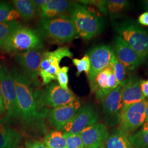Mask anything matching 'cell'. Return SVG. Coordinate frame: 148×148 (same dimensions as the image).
Segmentation results:
<instances>
[{
  "label": "cell",
  "instance_id": "5b68a950",
  "mask_svg": "<svg viewBox=\"0 0 148 148\" xmlns=\"http://www.w3.org/2000/svg\"><path fill=\"white\" fill-rule=\"evenodd\" d=\"M42 40L37 30L20 24L0 48L6 53H24L43 48Z\"/></svg>",
  "mask_w": 148,
  "mask_h": 148
},
{
  "label": "cell",
  "instance_id": "e0dca14e",
  "mask_svg": "<svg viewBox=\"0 0 148 148\" xmlns=\"http://www.w3.org/2000/svg\"><path fill=\"white\" fill-rule=\"evenodd\" d=\"M79 134L85 148H101L104 147L109 133L106 125L96 123L86 127Z\"/></svg>",
  "mask_w": 148,
  "mask_h": 148
},
{
  "label": "cell",
  "instance_id": "277c9868",
  "mask_svg": "<svg viewBox=\"0 0 148 148\" xmlns=\"http://www.w3.org/2000/svg\"><path fill=\"white\" fill-rule=\"evenodd\" d=\"M114 30L135 51L143 62L148 58V30L131 19L112 23Z\"/></svg>",
  "mask_w": 148,
  "mask_h": 148
},
{
  "label": "cell",
  "instance_id": "4dcf8cb0",
  "mask_svg": "<svg viewBox=\"0 0 148 148\" xmlns=\"http://www.w3.org/2000/svg\"><path fill=\"white\" fill-rule=\"evenodd\" d=\"M67 148H85L79 134H72L64 133Z\"/></svg>",
  "mask_w": 148,
  "mask_h": 148
},
{
  "label": "cell",
  "instance_id": "f1b7e54d",
  "mask_svg": "<svg viewBox=\"0 0 148 148\" xmlns=\"http://www.w3.org/2000/svg\"><path fill=\"white\" fill-rule=\"evenodd\" d=\"M116 79L117 82L119 86H121L125 80L126 69L119 60L116 58L115 55L112 59L110 64Z\"/></svg>",
  "mask_w": 148,
  "mask_h": 148
},
{
  "label": "cell",
  "instance_id": "7402d4cb",
  "mask_svg": "<svg viewBox=\"0 0 148 148\" xmlns=\"http://www.w3.org/2000/svg\"><path fill=\"white\" fill-rule=\"evenodd\" d=\"M12 4L20 16L25 21L34 18L37 14V10L32 0H14Z\"/></svg>",
  "mask_w": 148,
  "mask_h": 148
},
{
  "label": "cell",
  "instance_id": "e575fe53",
  "mask_svg": "<svg viewBox=\"0 0 148 148\" xmlns=\"http://www.w3.org/2000/svg\"><path fill=\"white\" fill-rule=\"evenodd\" d=\"M138 23L139 25L148 27V12H145L139 16Z\"/></svg>",
  "mask_w": 148,
  "mask_h": 148
},
{
  "label": "cell",
  "instance_id": "f546056e",
  "mask_svg": "<svg viewBox=\"0 0 148 148\" xmlns=\"http://www.w3.org/2000/svg\"><path fill=\"white\" fill-rule=\"evenodd\" d=\"M69 68L67 66H64L60 68L57 75V80L58 81L59 86L64 90H69L68 84H69Z\"/></svg>",
  "mask_w": 148,
  "mask_h": 148
},
{
  "label": "cell",
  "instance_id": "2e32d148",
  "mask_svg": "<svg viewBox=\"0 0 148 148\" xmlns=\"http://www.w3.org/2000/svg\"><path fill=\"white\" fill-rule=\"evenodd\" d=\"M81 106L79 99L65 106L52 108L47 113L50 125L57 130L61 131L64 125L76 114Z\"/></svg>",
  "mask_w": 148,
  "mask_h": 148
},
{
  "label": "cell",
  "instance_id": "7c38bea8",
  "mask_svg": "<svg viewBox=\"0 0 148 148\" xmlns=\"http://www.w3.org/2000/svg\"><path fill=\"white\" fill-rule=\"evenodd\" d=\"M100 101L106 125L111 127L119 124L123 106L121 86H118L108 95L103 97Z\"/></svg>",
  "mask_w": 148,
  "mask_h": 148
},
{
  "label": "cell",
  "instance_id": "ab89813d",
  "mask_svg": "<svg viewBox=\"0 0 148 148\" xmlns=\"http://www.w3.org/2000/svg\"><path fill=\"white\" fill-rule=\"evenodd\" d=\"M18 148H23V147H18Z\"/></svg>",
  "mask_w": 148,
  "mask_h": 148
},
{
  "label": "cell",
  "instance_id": "8fae6325",
  "mask_svg": "<svg viewBox=\"0 0 148 148\" xmlns=\"http://www.w3.org/2000/svg\"><path fill=\"white\" fill-rule=\"evenodd\" d=\"M98 117V114L93 106L85 104L81 106L74 117L64 125L61 131L72 134H79L86 127L96 123Z\"/></svg>",
  "mask_w": 148,
  "mask_h": 148
},
{
  "label": "cell",
  "instance_id": "30bf717a",
  "mask_svg": "<svg viewBox=\"0 0 148 148\" xmlns=\"http://www.w3.org/2000/svg\"><path fill=\"white\" fill-rule=\"evenodd\" d=\"M44 52L43 48H41L16 54L15 56V60L21 67V72L32 85L35 86L39 85L38 76Z\"/></svg>",
  "mask_w": 148,
  "mask_h": 148
},
{
  "label": "cell",
  "instance_id": "7a4b0ae2",
  "mask_svg": "<svg viewBox=\"0 0 148 148\" xmlns=\"http://www.w3.org/2000/svg\"><path fill=\"white\" fill-rule=\"evenodd\" d=\"M37 31L48 42L58 45L69 42L76 36L75 27L70 15L40 19L37 22Z\"/></svg>",
  "mask_w": 148,
  "mask_h": 148
},
{
  "label": "cell",
  "instance_id": "9c48e42d",
  "mask_svg": "<svg viewBox=\"0 0 148 148\" xmlns=\"http://www.w3.org/2000/svg\"><path fill=\"white\" fill-rule=\"evenodd\" d=\"M73 56L67 47H59L53 51H45L39 73L43 84L47 85L56 80L61 60L66 57L72 58Z\"/></svg>",
  "mask_w": 148,
  "mask_h": 148
},
{
  "label": "cell",
  "instance_id": "d4e9b609",
  "mask_svg": "<svg viewBox=\"0 0 148 148\" xmlns=\"http://www.w3.org/2000/svg\"><path fill=\"white\" fill-rule=\"evenodd\" d=\"M44 143L48 148H67L64 134L59 130L53 131L47 134L45 137Z\"/></svg>",
  "mask_w": 148,
  "mask_h": 148
},
{
  "label": "cell",
  "instance_id": "4316f807",
  "mask_svg": "<svg viewBox=\"0 0 148 148\" xmlns=\"http://www.w3.org/2000/svg\"><path fill=\"white\" fill-rule=\"evenodd\" d=\"M17 21L0 23V48L16 27L19 25Z\"/></svg>",
  "mask_w": 148,
  "mask_h": 148
},
{
  "label": "cell",
  "instance_id": "8992f818",
  "mask_svg": "<svg viewBox=\"0 0 148 148\" xmlns=\"http://www.w3.org/2000/svg\"><path fill=\"white\" fill-rule=\"evenodd\" d=\"M0 87L5 105V121L7 123L21 121L14 79L5 65L0 64Z\"/></svg>",
  "mask_w": 148,
  "mask_h": 148
},
{
  "label": "cell",
  "instance_id": "b9f144b4",
  "mask_svg": "<svg viewBox=\"0 0 148 148\" xmlns=\"http://www.w3.org/2000/svg\"><path fill=\"white\" fill-rule=\"evenodd\" d=\"M47 148H48V147H47Z\"/></svg>",
  "mask_w": 148,
  "mask_h": 148
},
{
  "label": "cell",
  "instance_id": "8d00e7d4",
  "mask_svg": "<svg viewBox=\"0 0 148 148\" xmlns=\"http://www.w3.org/2000/svg\"><path fill=\"white\" fill-rule=\"evenodd\" d=\"M5 114V105L0 87V116Z\"/></svg>",
  "mask_w": 148,
  "mask_h": 148
},
{
  "label": "cell",
  "instance_id": "d6986e66",
  "mask_svg": "<svg viewBox=\"0 0 148 148\" xmlns=\"http://www.w3.org/2000/svg\"><path fill=\"white\" fill-rule=\"evenodd\" d=\"M75 3L67 0H50L38 13L40 19H49L70 15Z\"/></svg>",
  "mask_w": 148,
  "mask_h": 148
},
{
  "label": "cell",
  "instance_id": "44dd1931",
  "mask_svg": "<svg viewBox=\"0 0 148 148\" xmlns=\"http://www.w3.org/2000/svg\"><path fill=\"white\" fill-rule=\"evenodd\" d=\"M104 148H133L128 137L120 128L114 129L108 138Z\"/></svg>",
  "mask_w": 148,
  "mask_h": 148
},
{
  "label": "cell",
  "instance_id": "9a60e30c",
  "mask_svg": "<svg viewBox=\"0 0 148 148\" xmlns=\"http://www.w3.org/2000/svg\"><path fill=\"white\" fill-rule=\"evenodd\" d=\"M113 49L116 58L128 70H134L143 63L138 53L119 35L114 38Z\"/></svg>",
  "mask_w": 148,
  "mask_h": 148
},
{
  "label": "cell",
  "instance_id": "ffe728a7",
  "mask_svg": "<svg viewBox=\"0 0 148 148\" xmlns=\"http://www.w3.org/2000/svg\"><path fill=\"white\" fill-rule=\"evenodd\" d=\"M23 138L19 131L0 121V148H18Z\"/></svg>",
  "mask_w": 148,
  "mask_h": 148
},
{
  "label": "cell",
  "instance_id": "60d3db41",
  "mask_svg": "<svg viewBox=\"0 0 148 148\" xmlns=\"http://www.w3.org/2000/svg\"><path fill=\"white\" fill-rule=\"evenodd\" d=\"M101 148H104V147H101Z\"/></svg>",
  "mask_w": 148,
  "mask_h": 148
},
{
  "label": "cell",
  "instance_id": "6da1fadb",
  "mask_svg": "<svg viewBox=\"0 0 148 148\" xmlns=\"http://www.w3.org/2000/svg\"><path fill=\"white\" fill-rule=\"evenodd\" d=\"M12 73L14 79L21 121L29 129L42 128L45 117L47 115L46 109H42L38 106L33 85L21 71L14 67Z\"/></svg>",
  "mask_w": 148,
  "mask_h": 148
},
{
  "label": "cell",
  "instance_id": "603a6c76",
  "mask_svg": "<svg viewBox=\"0 0 148 148\" xmlns=\"http://www.w3.org/2000/svg\"><path fill=\"white\" fill-rule=\"evenodd\" d=\"M133 148H148V121L140 128L128 136Z\"/></svg>",
  "mask_w": 148,
  "mask_h": 148
},
{
  "label": "cell",
  "instance_id": "f35d334b",
  "mask_svg": "<svg viewBox=\"0 0 148 148\" xmlns=\"http://www.w3.org/2000/svg\"><path fill=\"white\" fill-rule=\"evenodd\" d=\"M147 102V107H146V110H145V112H146V120L145 121H148V101L146 100Z\"/></svg>",
  "mask_w": 148,
  "mask_h": 148
},
{
  "label": "cell",
  "instance_id": "d590c367",
  "mask_svg": "<svg viewBox=\"0 0 148 148\" xmlns=\"http://www.w3.org/2000/svg\"><path fill=\"white\" fill-rule=\"evenodd\" d=\"M140 86L143 95L145 100L148 101V79L141 80Z\"/></svg>",
  "mask_w": 148,
  "mask_h": 148
},
{
  "label": "cell",
  "instance_id": "cb8c5ba5",
  "mask_svg": "<svg viewBox=\"0 0 148 148\" xmlns=\"http://www.w3.org/2000/svg\"><path fill=\"white\" fill-rule=\"evenodd\" d=\"M106 10L108 15L112 19L121 15L130 7V2L126 0L106 1Z\"/></svg>",
  "mask_w": 148,
  "mask_h": 148
},
{
  "label": "cell",
  "instance_id": "836d02e7",
  "mask_svg": "<svg viewBox=\"0 0 148 148\" xmlns=\"http://www.w3.org/2000/svg\"><path fill=\"white\" fill-rule=\"evenodd\" d=\"M49 1L50 0H32L38 13L42 10L45 5H47Z\"/></svg>",
  "mask_w": 148,
  "mask_h": 148
},
{
  "label": "cell",
  "instance_id": "ba28073f",
  "mask_svg": "<svg viewBox=\"0 0 148 148\" xmlns=\"http://www.w3.org/2000/svg\"><path fill=\"white\" fill-rule=\"evenodd\" d=\"M146 100L123 106L119 120V128L127 136L137 131L146 120Z\"/></svg>",
  "mask_w": 148,
  "mask_h": 148
},
{
  "label": "cell",
  "instance_id": "83f0119b",
  "mask_svg": "<svg viewBox=\"0 0 148 148\" xmlns=\"http://www.w3.org/2000/svg\"><path fill=\"white\" fill-rule=\"evenodd\" d=\"M74 65L76 66L77 69L76 76L79 77V75L83 72H85L87 75L89 74L90 68V58L87 54L81 59L74 58L72 59Z\"/></svg>",
  "mask_w": 148,
  "mask_h": 148
},
{
  "label": "cell",
  "instance_id": "ac0fdd59",
  "mask_svg": "<svg viewBox=\"0 0 148 148\" xmlns=\"http://www.w3.org/2000/svg\"><path fill=\"white\" fill-rule=\"evenodd\" d=\"M141 79L135 75L128 77L120 86L123 106H127L145 100L140 86Z\"/></svg>",
  "mask_w": 148,
  "mask_h": 148
},
{
  "label": "cell",
  "instance_id": "3957f363",
  "mask_svg": "<svg viewBox=\"0 0 148 148\" xmlns=\"http://www.w3.org/2000/svg\"><path fill=\"white\" fill-rule=\"evenodd\" d=\"M70 16L75 27L76 36L84 40L98 36L104 29L103 19L87 5L75 3Z\"/></svg>",
  "mask_w": 148,
  "mask_h": 148
},
{
  "label": "cell",
  "instance_id": "4fadbf2b",
  "mask_svg": "<svg viewBox=\"0 0 148 148\" xmlns=\"http://www.w3.org/2000/svg\"><path fill=\"white\" fill-rule=\"evenodd\" d=\"M87 55L90 64V72L87 75L90 82L97 74L110 65L115 53L110 46L103 45L92 48Z\"/></svg>",
  "mask_w": 148,
  "mask_h": 148
},
{
  "label": "cell",
  "instance_id": "74e56055",
  "mask_svg": "<svg viewBox=\"0 0 148 148\" xmlns=\"http://www.w3.org/2000/svg\"><path fill=\"white\" fill-rule=\"evenodd\" d=\"M140 3L143 9L146 12H148V0L140 1Z\"/></svg>",
  "mask_w": 148,
  "mask_h": 148
},
{
  "label": "cell",
  "instance_id": "d6a6232c",
  "mask_svg": "<svg viewBox=\"0 0 148 148\" xmlns=\"http://www.w3.org/2000/svg\"><path fill=\"white\" fill-rule=\"evenodd\" d=\"M25 148H47L45 143L39 140L27 141L26 142Z\"/></svg>",
  "mask_w": 148,
  "mask_h": 148
},
{
  "label": "cell",
  "instance_id": "5bb4252c",
  "mask_svg": "<svg viewBox=\"0 0 148 148\" xmlns=\"http://www.w3.org/2000/svg\"><path fill=\"white\" fill-rule=\"evenodd\" d=\"M89 84L91 92L95 93L99 101L119 86L111 65L97 74Z\"/></svg>",
  "mask_w": 148,
  "mask_h": 148
},
{
  "label": "cell",
  "instance_id": "52a82bcc",
  "mask_svg": "<svg viewBox=\"0 0 148 148\" xmlns=\"http://www.w3.org/2000/svg\"><path fill=\"white\" fill-rule=\"evenodd\" d=\"M35 93L38 106L42 109H46V106L55 108L65 106L77 99L71 90H64L58 83L53 81L46 85L43 90Z\"/></svg>",
  "mask_w": 148,
  "mask_h": 148
},
{
  "label": "cell",
  "instance_id": "484cf974",
  "mask_svg": "<svg viewBox=\"0 0 148 148\" xmlns=\"http://www.w3.org/2000/svg\"><path fill=\"white\" fill-rule=\"evenodd\" d=\"M19 17L13 5L6 2H0V23L16 21Z\"/></svg>",
  "mask_w": 148,
  "mask_h": 148
},
{
  "label": "cell",
  "instance_id": "1f68e13d",
  "mask_svg": "<svg viewBox=\"0 0 148 148\" xmlns=\"http://www.w3.org/2000/svg\"><path fill=\"white\" fill-rule=\"evenodd\" d=\"M79 3L84 4V5H90L95 6L97 7L98 10L101 13L105 15H108L107 10H106V1H95V0H87V1H79Z\"/></svg>",
  "mask_w": 148,
  "mask_h": 148
}]
</instances>
